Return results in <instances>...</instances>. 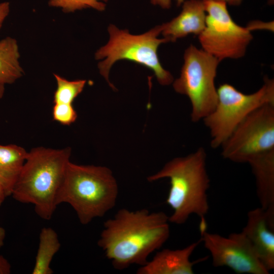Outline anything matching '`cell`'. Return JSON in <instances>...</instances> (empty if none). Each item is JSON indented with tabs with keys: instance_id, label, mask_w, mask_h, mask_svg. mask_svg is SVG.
Listing matches in <instances>:
<instances>
[{
	"instance_id": "1",
	"label": "cell",
	"mask_w": 274,
	"mask_h": 274,
	"mask_svg": "<svg viewBox=\"0 0 274 274\" xmlns=\"http://www.w3.org/2000/svg\"><path fill=\"white\" fill-rule=\"evenodd\" d=\"M168 218L162 212L120 209L105 222L97 245L116 269L144 265L168 238Z\"/></svg>"
},
{
	"instance_id": "2",
	"label": "cell",
	"mask_w": 274,
	"mask_h": 274,
	"mask_svg": "<svg viewBox=\"0 0 274 274\" xmlns=\"http://www.w3.org/2000/svg\"><path fill=\"white\" fill-rule=\"evenodd\" d=\"M206 158L204 149L199 147L185 157L174 158L147 178L149 182L169 179L166 203L173 213L169 222L183 224L191 215L195 214L201 219L200 228H206L205 216L209 210L207 191L210 183Z\"/></svg>"
},
{
	"instance_id": "3",
	"label": "cell",
	"mask_w": 274,
	"mask_h": 274,
	"mask_svg": "<svg viewBox=\"0 0 274 274\" xmlns=\"http://www.w3.org/2000/svg\"><path fill=\"white\" fill-rule=\"evenodd\" d=\"M71 149L38 147L28 152L11 195L17 201L31 203L42 219L50 220L57 206Z\"/></svg>"
},
{
	"instance_id": "4",
	"label": "cell",
	"mask_w": 274,
	"mask_h": 274,
	"mask_svg": "<svg viewBox=\"0 0 274 274\" xmlns=\"http://www.w3.org/2000/svg\"><path fill=\"white\" fill-rule=\"evenodd\" d=\"M118 195L117 181L109 168L70 161L58 195L57 204L68 203L80 222L86 225L113 209Z\"/></svg>"
},
{
	"instance_id": "5",
	"label": "cell",
	"mask_w": 274,
	"mask_h": 274,
	"mask_svg": "<svg viewBox=\"0 0 274 274\" xmlns=\"http://www.w3.org/2000/svg\"><path fill=\"white\" fill-rule=\"evenodd\" d=\"M161 30V25L144 33L134 35L127 30L119 29L113 24L109 25V41L96 52L95 58L102 60L98 64L100 74L113 89L115 88L109 79L110 70L115 62L123 59L150 68L161 85H168L173 82V76L163 67L157 54L160 45L168 42L164 38H158Z\"/></svg>"
},
{
	"instance_id": "6",
	"label": "cell",
	"mask_w": 274,
	"mask_h": 274,
	"mask_svg": "<svg viewBox=\"0 0 274 274\" xmlns=\"http://www.w3.org/2000/svg\"><path fill=\"white\" fill-rule=\"evenodd\" d=\"M214 110L203 119L211 134V146L221 147L236 127L252 111L266 104H274V80L267 77L257 91L245 94L232 85L223 83L217 89Z\"/></svg>"
},
{
	"instance_id": "7",
	"label": "cell",
	"mask_w": 274,
	"mask_h": 274,
	"mask_svg": "<svg viewBox=\"0 0 274 274\" xmlns=\"http://www.w3.org/2000/svg\"><path fill=\"white\" fill-rule=\"evenodd\" d=\"M220 62L192 45L185 51L180 76L174 82L173 87L177 92L189 98L191 118L194 122L203 120L216 106L218 94L215 80Z\"/></svg>"
},
{
	"instance_id": "8",
	"label": "cell",
	"mask_w": 274,
	"mask_h": 274,
	"mask_svg": "<svg viewBox=\"0 0 274 274\" xmlns=\"http://www.w3.org/2000/svg\"><path fill=\"white\" fill-rule=\"evenodd\" d=\"M202 2L207 15L205 27L198 35L202 49L220 61L243 57L253 39L250 29L234 21L225 2Z\"/></svg>"
},
{
	"instance_id": "9",
	"label": "cell",
	"mask_w": 274,
	"mask_h": 274,
	"mask_svg": "<svg viewBox=\"0 0 274 274\" xmlns=\"http://www.w3.org/2000/svg\"><path fill=\"white\" fill-rule=\"evenodd\" d=\"M223 158L247 163L258 155L274 150V104H266L252 111L223 143Z\"/></svg>"
},
{
	"instance_id": "10",
	"label": "cell",
	"mask_w": 274,
	"mask_h": 274,
	"mask_svg": "<svg viewBox=\"0 0 274 274\" xmlns=\"http://www.w3.org/2000/svg\"><path fill=\"white\" fill-rule=\"evenodd\" d=\"M201 234V241L210 253L215 267L227 266L239 274L269 273L242 232L225 237L204 230Z\"/></svg>"
},
{
	"instance_id": "11",
	"label": "cell",
	"mask_w": 274,
	"mask_h": 274,
	"mask_svg": "<svg viewBox=\"0 0 274 274\" xmlns=\"http://www.w3.org/2000/svg\"><path fill=\"white\" fill-rule=\"evenodd\" d=\"M242 232L257 256L269 271L274 269V221L261 207L250 211Z\"/></svg>"
},
{
	"instance_id": "12",
	"label": "cell",
	"mask_w": 274,
	"mask_h": 274,
	"mask_svg": "<svg viewBox=\"0 0 274 274\" xmlns=\"http://www.w3.org/2000/svg\"><path fill=\"white\" fill-rule=\"evenodd\" d=\"M201 242H194L177 250L164 249L156 253L153 259L136 271L138 274H193V265L199 259L191 261L190 258Z\"/></svg>"
},
{
	"instance_id": "13",
	"label": "cell",
	"mask_w": 274,
	"mask_h": 274,
	"mask_svg": "<svg viewBox=\"0 0 274 274\" xmlns=\"http://www.w3.org/2000/svg\"><path fill=\"white\" fill-rule=\"evenodd\" d=\"M206 12L202 0L184 1L179 15L161 25V33L168 42L188 35H199L206 26Z\"/></svg>"
},
{
	"instance_id": "14",
	"label": "cell",
	"mask_w": 274,
	"mask_h": 274,
	"mask_svg": "<svg viewBox=\"0 0 274 274\" xmlns=\"http://www.w3.org/2000/svg\"><path fill=\"white\" fill-rule=\"evenodd\" d=\"M248 163L255 179L260 207L274 220V150L259 154Z\"/></svg>"
},
{
	"instance_id": "15",
	"label": "cell",
	"mask_w": 274,
	"mask_h": 274,
	"mask_svg": "<svg viewBox=\"0 0 274 274\" xmlns=\"http://www.w3.org/2000/svg\"><path fill=\"white\" fill-rule=\"evenodd\" d=\"M27 154L28 152L20 146L0 144V180L7 196L11 195Z\"/></svg>"
},
{
	"instance_id": "16",
	"label": "cell",
	"mask_w": 274,
	"mask_h": 274,
	"mask_svg": "<svg viewBox=\"0 0 274 274\" xmlns=\"http://www.w3.org/2000/svg\"><path fill=\"white\" fill-rule=\"evenodd\" d=\"M20 56L16 39L7 37L0 40V81L5 85L13 84L23 76Z\"/></svg>"
},
{
	"instance_id": "17",
	"label": "cell",
	"mask_w": 274,
	"mask_h": 274,
	"mask_svg": "<svg viewBox=\"0 0 274 274\" xmlns=\"http://www.w3.org/2000/svg\"><path fill=\"white\" fill-rule=\"evenodd\" d=\"M58 235L51 227H43L39 236V243L32 274H52L50 267L53 257L60 248Z\"/></svg>"
},
{
	"instance_id": "18",
	"label": "cell",
	"mask_w": 274,
	"mask_h": 274,
	"mask_svg": "<svg viewBox=\"0 0 274 274\" xmlns=\"http://www.w3.org/2000/svg\"><path fill=\"white\" fill-rule=\"evenodd\" d=\"M57 88L54 94V104H72L74 99L82 92L86 83L85 80L69 81L54 74Z\"/></svg>"
},
{
	"instance_id": "19",
	"label": "cell",
	"mask_w": 274,
	"mask_h": 274,
	"mask_svg": "<svg viewBox=\"0 0 274 274\" xmlns=\"http://www.w3.org/2000/svg\"><path fill=\"white\" fill-rule=\"evenodd\" d=\"M107 0H50L51 7L60 8L65 13L73 12L86 8H93L97 11L105 10Z\"/></svg>"
},
{
	"instance_id": "20",
	"label": "cell",
	"mask_w": 274,
	"mask_h": 274,
	"mask_svg": "<svg viewBox=\"0 0 274 274\" xmlns=\"http://www.w3.org/2000/svg\"><path fill=\"white\" fill-rule=\"evenodd\" d=\"M54 121L63 125H70L75 122L77 113L72 104L55 103L52 109Z\"/></svg>"
},
{
	"instance_id": "21",
	"label": "cell",
	"mask_w": 274,
	"mask_h": 274,
	"mask_svg": "<svg viewBox=\"0 0 274 274\" xmlns=\"http://www.w3.org/2000/svg\"><path fill=\"white\" fill-rule=\"evenodd\" d=\"M10 11V3L4 2L0 3V29L8 16Z\"/></svg>"
},
{
	"instance_id": "22",
	"label": "cell",
	"mask_w": 274,
	"mask_h": 274,
	"mask_svg": "<svg viewBox=\"0 0 274 274\" xmlns=\"http://www.w3.org/2000/svg\"><path fill=\"white\" fill-rule=\"evenodd\" d=\"M11 266L9 261L0 254V274H10Z\"/></svg>"
},
{
	"instance_id": "23",
	"label": "cell",
	"mask_w": 274,
	"mask_h": 274,
	"mask_svg": "<svg viewBox=\"0 0 274 274\" xmlns=\"http://www.w3.org/2000/svg\"><path fill=\"white\" fill-rule=\"evenodd\" d=\"M152 4L158 5L163 9H169L171 6V0H151Z\"/></svg>"
},
{
	"instance_id": "24",
	"label": "cell",
	"mask_w": 274,
	"mask_h": 274,
	"mask_svg": "<svg viewBox=\"0 0 274 274\" xmlns=\"http://www.w3.org/2000/svg\"><path fill=\"white\" fill-rule=\"evenodd\" d=\"M6 197L7 196L5 188L0 180V206L3 204Z\"/></svg>"
},
{
	"instance_id": "25",
	"label": "cell",
	"mask_w": 274,
	"mask_h": 274,
	"mask_svg": "<svg viewBox=\"0 0 274 274\" xmlns=\"http://www.w3.org/2000/svg\"><path fill=\"white\" fill-rule=\"evenodd\" d=\"M6 237V231L5 229L0 226V249L3 246Z\"/></svg>"
},
{
	"instance_id": "26",
	"label": "cell",
	"mask_w": 274,
	"mask_h": 274,
	"mask_svg": "<svg viewBox=\"0 0 274 274\" xmlns=\"http://www.w3.org/2000/svg\"><path fill=\"white\" fill-rule=\"evenodd\" d=\"M225 2L230 6H237L239 5L243 0H218Z\"/></svg>"
},
{
	"instance_id": "27",
	"label": "cell",
	"mask_w": 274,
	"mask_h": 274,
	"mask_svg": "<svg viewBox=\"0 0 274 274\" xmlns=\"http://www.w3.org/2000/svg\"><path fill=\"white\" fill-rule=\"evenodd\" d=\"M5 92V84L0 81V99L2 98Z\"/></svg>"
},
{
	"instance_id": "28",
	"label": "cell",
	"mask_w": 274,
	"mask_h": 274,
	"mask_svg": "<svg viewBox=\"0 0 274 274\" xmlns=\"http://www.w3.org/2000/svg\"><path fill=\"white\" fill-rule=\"evenodd\" d=\"M176 1L177 5L178 6H180L185 1V0H176Z\"/></svg>"
}]
</instances>
